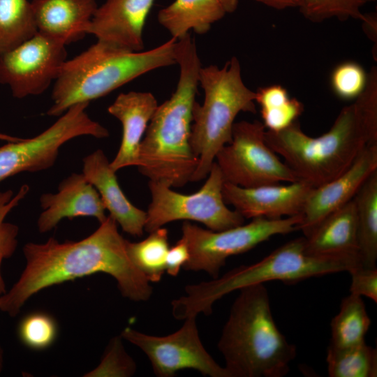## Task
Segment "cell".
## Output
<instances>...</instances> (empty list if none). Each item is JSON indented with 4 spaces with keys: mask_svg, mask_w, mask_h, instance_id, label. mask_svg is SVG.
I'll use <instances>...</instances> for the list:
<instances>
[{
    "mask_svg": "<svg viewBox=\"0 0 377 377\" xmlns=\"http://www.w3.org/2000/svg\"><path fill=\"white\" fill-rule=\"evenodd\" d=\"M126 239L109 215L90 235L80 241L29 242L23 247L24 271L10 290L0 295V311L11 317L38 291L67 281L98 272L112 276L124 297L146 302L153 288L128 258Z\"/></svg>",
    "mask_w": 377,
    "mask_h": 377,
    "instance_id": "1",
    "label": "cell"
},
{
    "mask_svg": "<svg viewBox=\"0 0 377 377\" xmlns=\"http://www.w3.org/2000/svg\"><path fill=\"white\" fill-rule=\"evenodd\" d=\"M269 147L301 180L313 187L339 176L367 146L377 144V71L373 67L355 101L341 109L330 129L305 134L297 121L279 131H265Z\"/></svg>",
    "mask_w": 377,
    "mask_h": 377,
    "instance_id": "2",
    "label": "cell"
},
{
    "mask_svg": "<svg viewBox=\"0 0 377 377\" xmlns=\"http://www.w3.org/2000/svg\"><path fill=\"white\" fill-rule=\"evenodd\" d=\"M176 62L179 77L172 96L154 113L139 151L137 168L149 180L181 187L191 182L198 160L190 135L192 110L195 102L201 66L191 34L177 41Z\"/></svg>",
    "mask_w": 377,
    "mask_h": 377,
    "instance_id": "3",
    "label": "cell"
},
{
    "mask_svg": "<svg viewBox=\"0 0 377 377\" xmlns=\"http://www.w3.org/2000/svg\"><path fill=\"white\" fill-rule=\"evenodd\" d=\"M362 267L358 253L320 256L309 253L305 237H298L278 247L261 260L241 265L221 277L187 285L185 295L172 301V313L177 320L209 316L213 304L235 290L272 281L295 283L341 272L349 273Z\"/></svg>",
    "mask_w": 377,
    "mask_h": 377,
    "instance_id": "4",
    "label": "cell"
},
{
    "mask_svg": "<svg viewBox=\"0 0 377 377\" xmlns=\"http://www.w3.org/2000/svg\"><path fill=\"white\" fill-rule=\"evenodd\" d=\"M231 306L217 343L230 377H283L297 355L280 332L264 284L243 288Z\"/></svg>",
    "mask_w": 377,
    "mask_h": 377,
    "instance_id": "5",
    "label": "cell"
},
{
    "mask_svg": "<svg viewBox=\"0 0 377 377\" xmlns=\"http://www.w3.org/2000/svg\"><path fill=\"white\" fill-rule=\"evenodd\" d=\"M177 39L147 51L133 52L97 42L66 59L52 92L48 116L59 117L70 107L103 97L146 73L176 64Z\"/></svg>",
    "mask_w": 377,
    "mask_h": 377,
    "instance_id": "6",
    "label": "cell"
},
{
    "mask_svg": "<svg viewBox=\"0 0 377 377\" xmlns=\"http://www.w3.org/2000/svg\"><path fill=\"white\" fill-rule=\"evenodd\" d=\"M198 84L204 91V100L202 104L195 101L192 110L190 145L198 164L191 182L207 177L219 151L232 140L237 114L256 112V93L244 83L235 57L223 68L213 64L202 66Z\"/></svg>",
    "mask_w": 377,
    "mask_h": 377,
    "instance_id": "7",
    "label": "cell"
},
{
    "mask_svg": "<svg viewBox=\"0 0 377 377\" xmlns=\"http://www.w3.org/2000/svg\"><path fill=\"white\" fill-rule=\"evenodd\" d=\"M302 220V214L279 219L258 217L247 224L221 231L205 229L185 221L181 238L188 246L189 258L183 268L204 271L216 279L228 258L247 252L274 235L300 230Z\"/></svg>",
    "mask_w": 377,
    "mask_h": 377,
    "instance_id": "8",
    "label": "cell"
},
{
    "mask_svg": "<svg viewBox=\"0 0 377 377\" xmlns=\"http://www.w3.org/2000/svg\"><path fill=\"white\" fill-rule=\"evenodd\" d=\"M203 186L192 194L172 190L165 183L149 180L151 200L148 206L145 230L151 232L178 220L202 223L208 229L221 231L244 224V218L226 206L222 195L225 182L214 161Z\"/></svg>",
    "mask_w": 377,
    "mask_h": 377,
    "instance_id": "9",
    "label": "cell"
},
{
    "mask_svg": "<svg viewBox=\"0 0 377 377\" xmlns=\"http://www.w3.org/2000/svg\"><path fill=\"white\" fill-rule=\"evenodd\" d=\"M265 131L258 120L233 124L231 142L219 151L214 160L225 182L251 188L301 180L267 145Z\"/></svg>",
    "mask_w": 377,
    "mask_h": 377,
    "instance_id": "10",
    "label": "cell"
},
{
    "mask_svg": "<svg viewBox=\"0 0 377 377\" xmlns=\"http://www.w3.org/2000/svg\"><path fill=\"white\" fill-rule=\"evenodd\" d=\"M89 104L70 107L52 126L34 138L7 142L0 147V182L21 172L51 168L61 147L73 138L82 135L108 138V129L87 113Z\"/></svg>",
    "mask_w": 377,
    "mask_h": 377,
    "instance_id": "11",
    "label": "cell"
},
{
    "mask_svg": "<svg viewBox=\"0 0 377 377\" xmlns=\"http://www.w3.org/2000/svg\"><path fill=\"white\" fill-rule=\"evenodd\" d=\"M184 320L178 330L165 336L147 334L127 327L121 337L147 355L158 377H172L183 369H194L210 377H230L225 367L205 350L200 339L196 316Z\"/></svg>",
    "mask_w": 377,
    "mask_h": 377,
    "instance_id": "12",
    "label": "cell"
},
{
    "mask_svg": "<svg viewBox=\"0 0 377 377\" xmlns=\"http://www.w3.org/2000/svg\"><path fill=\"white\" fill-rule=\"evenodd\" d=\"M66 45L39 32L0 54V83L17 98L43 94L66 61Z\"/></svg>",
    "mask_w": 377,
    "mask_h": 377,
    "instance_id": "13",
    "label": "cell"
},
{
    "mask_svg": "<svg viewBox=\"0 0 377 377\" xmlns=\"http://www.w3.org/2000/svg\"><path fill=\"white\" fill-rule=\"evenodd\" d=\"M313 188L304 180L251 188L224 182L222 195L225 203L232 205L244 219H279L301 214Z\"/></svg>",
    "mask_w": 377,
    "mask_h": 377,
    "instance_id": "14",
    "label": "cell"
},
{
    "mask_svg": "<svg viewBox=\"0 0 377 377\" xmlns=\"http://www.w3.org/2000/svg\"><path fill=\"white\" fill-rule=\"evenodd\" d=\"M377 170V144L366 147L341 174L314 187L304 205L300 226L304 237L326 216L354 198L365 181Z\"/></svg>",
    "mask_w": 377,
    "mask_h": 377,
    "instance_id": "15",
    "label": "cell"
},
{
    "mask_svg": "<svg viewBox=\"0 0 377 377\" xmlns=\"http://www.w3.org/2000/svg\"><path fill=\"white\" fill-rule=\"evenodd\" d=\"M155 0H105L97 8L87 34L133 52L144 48L143 30Z\"/></svg>",
    "mask_w": 377,
    "mask_h": 377,
    "instance_id": "16",
    "label": "cell"
},
{
    "mask_svg": "<svg viewBox=\"0 0 377 377\" xmlns=\"http://www.w3.org/2000/svg\"><path fill=\"white\" fill-rule=\"evenodd\" d=\"M39 201L43 211L37 226L41 233L51 230L65 218L91 216L100 223L107 218L99 193L82 173H72L60 182L57 193H43Z\"/></svg>",
    "mask_w": 377,
    "mask_h": 377,
    "instance_id": "17",
    "label": "cell"
},
{
    "mask_svg": "<svg viewBox=\"0 0 377 377\" xmlns=\"http://www.w3.org/2000/svg\"><path fill=\"white\" fill-rule=\"evenodd\" d=\"M158 105L151 93L132 91L119 94L108 107V112L122 126L119 150L110 163L114 172L126 167H137L141 141Z\"/></svg>",
    "mask_w": 377,
    "mask_h": 377,
    "instance_id": "18",
    "label": "cell"
},
{
    "mask_svg": "<svg viewBox=\"0 0 377 377\" xmlns=\"http://www.w3.org/2000/svg\"><path fill=\"white\" fill-rule=\"evenodd\" d=\"M82 174L99 193L103 203L122 230L135 237L145 230L147 212L126 197L105 153L97 149L83 158Z\"/></svg>",
    "mask_w": 377,
    "mask_h": 377,
    "instance_id": "19",
    "label": "cell"
},
{
    "mask_svg": "<svg viewBox=\"0 0 377 377\" xmlns=\"http://www.w3.org/2000/svg\"><path fill=\"white\" fill-rule=\"evenodd\" d=\"M37 31L64 45L87 34L98 8L96 0H33Z\"/></svg>",
    "mask_w": 377,
    "mask_h": 377,
    "instance_id": "20",
    "label": "cell"
},
{
    "mask_svg": "<svg viewBox=\"0 0 377 377\" xmlns=\"http://www.w3.org/2000/svg\"><path fill=\"white\" fill-rule=\"evenodd\" d=\"M304 237L306 250L311 254L358 253L354 199L326 216Z\"/></svg>",
    "mask_w": 377,
    "mask_h": 377,
    "instance_id": "21",
    "label": "cell"
},
{
    "mask_svg": "<svg viewBox=\"0 0 377 377\" xmlns=\"http://www.w3.org/2000/svg\"><path fill=\"white\" fill-rule=\"evenodd\" d=\"M226 13L219 0H175L158 11V21L172 38L179 40L190 31L207 33Z\"/></svg>",
    "mask_w": 377,
    "mask_h": 377,
    "instance_id": "22",
    "label": "cell"
},
{
    "mask_svg": "<svg viewBox=\"0 0 377 377\" xmlns=\"http://www.w3.org/2000/svg\"><path fill=\"white\" fill-rule=\"evenodd\" d=\"M353 199L357 212L358 253L362 265L376 267L377 170L365 181Z\"/></svg>",
    "mask_w": 377,
    "mask_h": 377,
    "instance_id": "23",
    "label": "cell"
},
{
    "mask_svg": "<svg viewBox=\"0 0 377 377\" xmlns=\"http://www.w3.org/2000/svg\"><path fill=\"white\" fill-rule=\"evenodd\" d=\"M370 325L362 297L350 293L343 298L339 311L331 320L329 346L343 348L364 342Z\"/></svg>",
    "mask_w": 377,
    "mask_h": 377,
    "instance_id": "24",
    "label": "cell"
},
{
    "mask_svg": "<svg viewBox=\"0 0 377 377\" xmlns=\"http://www.w3.org/2000/svg\"><path fill=\"white\" fill-rule=\"evenodd\" d=\"M326 362L330 377L377 376V350L365 341L343 348L329 346Z\"/></svg>",
    "mask_w": 377,
    "mask_h": 377,
    "instance_id": "25",
    "label": "cell"
},
{
    "mask_svg": "<svg viewBox=\"0 0 377 377\" xmlns=\"http://www.w3.org/2000/svg\"><path fill=\"white\" fill-rule=\"evenodd\" d=\"M126 251L135 267L149 282H158L165 272V260L169 250L168 231L160 228L138 242L126 240Z\"/></svg>",
    "mask_w": 377,
    "mask_h": 377,
    "instance_id": "26",
    "label": "cell"
},
{
    "mask_svg": "<svg viewBox=\"0 0 377 377\" xmlns=\"http://www.w3.org/2000/svg\"><path fill=\"white\" fill-rule=\"evenodd\" d=\"M256 93L262 123L267 131L276 132L286 128L297 121L304 110L302 103L295 98H290L281 85L260 88Z\"/></svg>",
    "mask_w": 377,
    "mask_h": 377,
    "instance_id": "27",
    "label": "cell"
},
{
    "mask_svg": "<svg viewBox=\"0 0 377 377\" xmlns=\"http://www.w3.org/2000/svg\"><path fill=\"white\" fill-rule=\"evenodd\" d=\"M37 32L29 0H0V54Z\"/></svg>",
    "mask_w": 377,
    "mask_h": 377,
    "instance_id": "28",
    "label": "cell"
},
{
    "mask_svg": "<svg viewBox=\"0 0 377 377\" xmlns=\"http://www.w3.org/2000/svg\"><path fill=\"white\" fill-rule=\"evenodd\" d=\"M376 0H302L299 8L307 20L319 22L328 19L362 20V8Z\"/></svg>",
    "mask_w": 377,
    "mask_h": 377,
    "instance_id": "29",
    "label": "cell"
},
{
    "mask_svg": "<svg viewBox=\"0 0 377 377\" xmlns=\"http://www.w3.org/2000/svg\"><path fill=\"white\" fill-rule=\"evenodd\" d=\"M29 191V186L23 184L16 194L11 190L0 191V295L4 294L6 285L1 275V263L14 253L17 245L19 228L17 226L5 221L8 213L25 198Z\"/></svg>",
    "mask_w": 377,
    "mask_h": 377,
    "instance_id": "30",
    "label": "cell"
},
{
    "mask_svg": "<svg viewBox=\"0 0 377 377\" xmlns=\"http://www.w3.org/2000/svg\"><path fill=\"white\" fill-rule=\"evenodd\" d=\"M54 320L44 313H33L20 322L18 334L21 341L27 347L42 350L49 347L57 336Z\"/></svg>",
    "mask_w": 377,
    "mask_h": 377,
    "instance_id": "31",
    "label": "cell"
},
{
    "mask_svg": "<svg viewBox=\"0 0 377 377\" xmlns=\"http://www.w3.org/2000/svg\"><path fill=\"white\" fill-rule=\"evenodd\" d=\"M367 81L364 70L354 62H345L337 66L330 78L334 94L343 100L358 97L364 91Z\"/></svg>",
    "mask_w": 377,
    "mask_h": 377,
    "instance_id": "32",
    "label": "cell"
},
{
    "mask_svg": "<svg viewBox=\"0 0 377 377\" xmlns=\"http://www.w3.org/2000/svg\"><path fill=\"white\" fill-rule=\"evenodd\" d=\"M120 337L114 338L100 364L90 376H131L136 371L134 360L125 351Z\"/></svg>",
    "mask_w": 377,
    "mask_h": 377,
    "instance_id": "33",
    "label": "cell"
},
{
    "mask_svg": "<svg viewBox=\"0 0 377 377\" xmlns=\"http://www.w3.org/2000/svg\"><path fill=\"white\" fill-rule=\"evenodd\" d=\"M350 293L377 302V268L360 267L350 273Z\"/></svg>",
    "mask_w": 377,
    "mask_h": 377,
    "instance_id": "34",
    "label": "cell"
},
{
    "mask_svg": "<svg viewBox=\"0 0 377 377\" xmlns=\"http://www.w3.org/2000/svg\"><path fill=\"white\" fill-rule=\"evenodd\" d=\"M189 258L188 246L182 238L169 249L165 260V272L172 276H177Z\"/></svg>",
    "mask_w": 377,
    "mask_h": 377,
    "instance_id": "35",
    "label": "cell"
},
{
    "mask_svg": "<svg viewBox=\"0 0 377 377\" xmlns=\"http://www.w3.org/2000/svg\"><path fill=\"white\" fill-rule=\"evenodd\" d=\"M270 8L283 10L291 8H299L302 0H255Z\"/></svg>",
    "mask_w": 377,
    "mask_h": 377,
    "instance_id": "36",
    "label": "cell"
},
{
    "mask_svg": "<svg viewBox=\"0 0 377 377\" xmlns=\"http://www.w3.org/2000/svg\"><path fill=\"white\" fill-rule=\"evenodd\" d=\"M227 13H232L237 7L239 0H219Z\"/></svg>",
    "mask_w": 377,
    "mask_h": 377,
    "instance_id": "37",
    "label": "cell"
},
{
    "mask_svg": "<svg viewBox=\"0 0 377 377\" xmlns=\"http://www.w3.org/2000/svg\"><path fill=\"white\" fill-rule=\"evenodd\" d=\"M21 138H17L12 135H9L5 133H0V140L6 142H15L21 140Z\"/></svg>",
    "mask_w": 377,
    "mask_h": 377,
    "instance_id": "38",
    "label": "cell"
},
{
    "mask_svg": "<svg viewBox=\"0 0 377 377\" xmlns=\"http://www.w3.org/2000/svg\"><path fill=\"white\" fill-rule=\"evenodd\" d=\"M2 364H3V356H2L1 350L0 348V371H1V369H2Z\"/></svg>",
    "mask_w": 377,
    "mask_h": 377,
    "instance_id": "39",
    "label": "cell"
}]
</instances>
